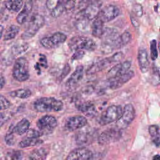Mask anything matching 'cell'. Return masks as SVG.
Instances as JSON below:
<instances>
[{"label": "cell", "instance_id": "1", "mask_svg": "<svg viewBox=\"0 0 160 160\" xmlns=\"http://www.w3.org/2000/svg\"><path fill=\"white\" fill-rule=\"evenodd\" d=\"M102 38L101 48L104 53H109L112 51L122 47L120 41V35L112 28H104Z\"/></svg>", "mask_w": 160, "mask_h": 160}, {"label": "cell", "instance_id": "2", "mask_svg": "<svg viewBox=\"0 0 160 160\" xmlns=\"http://www.w3.org/2000/svg\"><path fill=\"white\" fill-rule=\"evenodd\" d=\"M34 109L40 112H56L63 108L62 102L52 97H42L38 99L33 104Z\"/></svg>", "mask_w": 160, "mask_h": 160}, {"label": "cell", "instance_id": "3", "mask_svg": "<svg viewBox=\"0 0 160 160\" xmlns=\"http://www.w3.org/2000/svg\"><path fill=\"white\" fill-rule=\"evenodd\" d=\"M69 47L74 52L77 51H92L96 48L95 42L88 38L84 36H74L69 41Z\"/></svg>", "mask_w": 160, "mask_h": 160}, {"label": "cell", "instance_id": "4", "mask_svg": "<svg viewBox=\"0 0 160 160\" xmlns=\"http://www.w3.org/2000/svg\"><path fill=\"white\" fill-rule=\"evenodd\" d=\"M12 76L16 80L19 82L25 81L29 79V64L28 60L24 57H20L15 61L12 69Z\"/></svg>", "mask_w": 160, "mask_h": 160}, {"label": "cell", "instance_id": "5", "mask_svg": "<svg viewBox=\"0 0 160 160\" xmlns=\"http://www.w3.org/2000/svg\"><path fill=\"white\" fill-rule=\"evenodd\" d=\"M45 20L44 17L39 14L32 16L26 29L22 34L21 37L23 39H28L32 38L38 31L44 26Z\"/></svg>", "mask_w": 160, "mask_h": 160}, {"label": "cell", "instance_id": "6", "mask_svg": "<svg viewBox=\"0 0 160 160\" xmlns=\"http://www.w3.org/2000/svg\"><path fill=\"white\" fill-rule=\"evenodd\" d=\"M122 108L120 105H111L102 114L99 123L104 126L116 121L121 116Z\"/></svg>", "mask_w": 160, "mask_h": 160}, {"label": "cell", "instance_id": "7", "mask_svg": "<svg viewBox=\"0 0 160 160\" xmlns=\"http://www.w3.org/2000/svg\"><path fill=\"white\" fill-rule=\"evenodd\" d=\"M36 124L42 135H48L52 133L57 127L58 121L55 117L45 115L38 119Z\"/></svg>", "mask_w": 160, "mask_h": 160}, {"label": "cell", "instance_id": "8", "mask_svg": "<svg viewBox=\"0 0 160 160\" xmlns=\"http://www.w3.org/2000/svg\"><path fill=\"white\" fill-rule=\"evenodd\" d=\"M135 109L131 104L125 105L121 117L116 121V127L122 130L127 128L135 118Z\"/></svg>", "mask_w": 160, "mask_h": 160}, {"label": "cell", "instance_id": "9", "mask_svg": "<svg viewBox=\"0 0 160 160\" xmlns=\"http://www.w3.org/2000/svg\"><path fill=\"white\" fill-rule=\"evenodd\" d=\"M121 130L118 128H109L100 134L98 141L101 145H106L118 141L121 137Z\"/></svg>", "mask_w": 160, "mask_h": 160}, {"label": "cell", "instance_id": "10", "mask_svg": "<svg viewBox=\"0 0 160 160\" xmlns=\"http://www.w3.org/2000/svg\"><path fill=\"white\" fill-rule=\"evenodd\" d=\"M66 39L67 36L64 33L57 32L51 36L42 38L40 40V43L46 49H52L64 42Z\"/></svg>", "mask_w": 160, "mask_h": 160}, {"label": "cell", "instance_id": "11", "mask_svg": "<svg viewBox=\"0 0 160 160\" xmlns=\"http://www.w3.org/2000/svg\"><path fill=\"white\" fill-rule=\"evenodd\" d=\"M69 1L70 0H47L46 6L51 11V16L58 18L62 14Z\"/></svg>", "mask_w": 160, "mask_h": 160}, {"label": "cell", "instance_id": "12", "mask_svg": "<svg viewBox=\"0 0 160 160\" xmlns=\"http://www.w3.org/2000/svg\"><path fill=\"white\" fill-rule=\"evenodd\" d=\"M119 14L120 11L117 6L109 4L101 9L98 18L104 23L114 19Z\"/></svg>", "mask_w": 160, "mask_h": 160}, {"label": "cell", "instance_id": "13", "mask_svg": "<svg viewBox=\"0 0 160 160\" xmlns=\"http://www.w3.org/2000/svg\"><path fill=\"white\" fill-rule=\"evenodd\" d=\"M93 154L86 148H78L71 151L65 160H90L92 158Z\"/></svg>", "mask_w": 160, "mask_h": 160}, {"label": "cell", "instance_id": "14", "mask_svg": "<svg viewBox=\"0 0 160 160\" xmlns=\"http://www.w3.org/2000/svg\"><path fill=\"white\" fill-rule=\"evenodd\" d=\"M87 123L88 121L84 116L77 115L68 119L65 123V128L69 131H74L84 127Z\"/></svg>", "mask_w": 160, "mask_h": 160}, {"label": "cell", "instance_id": "15", "mask_svg": "<svg viewBox=\"0 0 160 160\" xmlns=\"http://www.w3.org/2000/svg\"><path fill=\"white\" fill-rule=\"evenodd\" d=\"M101 8V3L99 1L90 2L86 8H84L80 14L89 21H91L96 18L99 13Z\"/></svg>", "mask_w": 160, "mask_h": 160}, {"label": "cell", "instance_id": "16", "mask_svg": "<svg viewBox=\"0 0 160 160\" xmlns=\"http://www.w3.org/2000/svg\"><path fill=\"white\" fill-rule=\"evenodd\" d=\"M134 76L132 71H128L126 73L119 75L113 79L109 80V87L111 89H116L121 88L122 85L129 81Z\"/></svg>", "mask_w": 160, "mask_h": 160}, {"label": "cell", "instance_id": "17", "mask_svg": "<svg viewBox=\"0 0 160 160\" xmlns=\"http://www.w3.org/2000/svg\"><path fill=\"white\" fill-rule=\"evenodd\" d=\"M84 74V68L81 65L76 67L75 71L71 74L70 77L66 81L65 86L67 88L71 89L77 86L79 82L82 80Z\"/></svg>", "mask_w": 160, "mask_h": 160}, {"label": "cell", "instance_id": "18", "mask_svg": "<svg viewBox=\"0 0 160 160\" xmlns=\"http://www.w3.org/2000/svg\"><path fill=\"white\" fill-rule=\"evenodd\" d=\"M138 60L141 71L142 73H146L148 72L149 68V62L148 59V54L146 49H141L139 50Z\"/></svg>", "mask_w": 160, "mask_h": 160}, {"label": "cell", "instance_id": "19", "mask_svg": "<svg viewBox=\"0 0 160 160\" xmlns=\"http://www.w3.org/2000/svg\"><path fill=\"white\" fill-rule=\"evenodd\" d=\"M30 122L27 119H22L19 121L16 126H11L9 129L13 132L18 135H22L26 132L29 128Z\"/></svg>", "mask_w": 160, "mask_h": 160}, {"label": "cell", "instance_id": "20", "mask_svg": "<svg viewBox=\"0 0 160 160\" xmlns=\"http://www.w3.org/2000/svg\"><path fill=\"white\" fill-rule=\"evenodd\" d=\"M77 108L79 111L88 117H93L97 114V110L95 106L90 102L80 104Z\"/></svg>", "mask_w": 160, "mask_h": 160}, {"label": "cell", "instance_id": "21", "mask_svg": "<svg viewBox=\"0 0 160 160\" xmlns=\"http://www.w3.org/2000/svg\"><path fill=\"white\" fill-rule=\"evenodd\" d=\"M32 9V2L31 1H27L22 9L19 13L16 18V21L19 24H23L27 19L29 14Z\"/></svg>", "mask_w": 160, "mask_h": 160}, {"label": "cell", "instance_id": "22", "mask_svg": "<svg viewBox=\"0 0 160 160\" xmlns=\"http://www.w3.org/2000/svg\"><path fill=\"white\" fill-rule=\"evenodd\" d=\"M104 31V22L99 18H96L94 19L92 26H91V32L93 36L101 38L103 34Z\"/></svg>", "mask_w": 160, "mask_h": 160}, {"label": "cell", "instance_id": "23", "mask_svg": "<svg viewBox=\"0 0 160 160\" xmlns=\"http://www.w3.org/2000/svg\"><path fill=\"white\" fill-rule=\"evenodd\" d=\"M111 63V62L110 61V59L109 58H106L104 59L100 60L98 62H96L91 67H89L87 71V73L92 74V73H95L98 71H100L104 69V68H106Z\"/></svg>", "mask_w": 160, "mask_h": 160}, {"label": "cell", "instance_id": "24", "mask_svg": "<svg viewBox=\"0 0 160 160\" xmlns=\"http://www.w3.org/2000/svg\"><path fill=\"white\" fill-rule=\"evenodd\" d=\"M90 21L79 14V17L77 18L74 25L78 30L82 32H87L90 30Z\"/></svg>", "mask_w": 160, "mask_h": 160}, {"label": "cell", "instance_id": "25", "mask_svg": "<svg viewBox=\"0 0 160 160\" xmlns=\"http://www.w3.org/2000/svg\"><path fill=\"white\" fill-rule=\"evenodd\" d=\"M48 155V151L44 148L34 149L29 155L30 160H45Z\"/></svg>", "mask_w": 160, "mask_h": 160}, {"label": "cell", "instance_id": "26", "mask_svg": "<svg viewBox=\"0 0 160 160\" xmlns=\"http://www.w3.org/2000/svg\"><path fill=\"white\" fill-rule=\"evenodd\" d=\"M149 133L153 143L156 147L159 146V127L158 125L152 124L148 128Z\"/></svg>", "mask_w": 160, "mask_h": 160}, {"label": "cell", "instance_id": "27", "mask_svg": "<svg viewBox=\"0 0 160 160\" xmlns=\"http://www.w3.org/2000/svg\"><path fill=\"white\" fill-rule=\"evenodd\" d=\"M22 0H8L5 2V6L9 11L16 12L20 11L22 7Z\"/></svg>", "mask_w": 160, "mask_h": 160}, {"label": "cell", "instance_id": "28", "mask_svg": "<svg viewBox=\"0 0 160 160\" xmlns=\"http://www.w3.org/2000/svg\"><path fill=\"white\" fill-rule=\"evenodd\" d=\"M43 141L39 138H26L22 140L19 143V146L21 148H25L28 147H31L34 146H38L42 144Z\"/></svg>", "mask_w": 160, "mask_h": 160}, {"label": "cell", "instance_id": "29", "mask_svg": "<svg viewBox=\"0 0 160 160\" xmlns=\"http://www.w3.org/2000/svg\"><path fill=\"white\" fill-rule=\"evenodd\" d=\"M19 31V28L16 25L10 26L4 34V40L9 41L14 39Z\"/></svg>", "mask_w": 160, "mask_h": 160}, {"label": "cell", "instance_id": "30", "mask_svg": "<svg viewBox=\"0 0 160 160\" xmlns=\"http://www.w3.org/2000/svg\"><path fill=\"white\" fill-rule=\"evenodd\" d=\"M123 74L124 73L122 70V64L118 63L111 68V69H110V70L108 72L107 78L108 79H111Z\"/></svg>", "mask_w": 160, "mask_h": 160}, {"label": "cell", "instance_id": "31", "mask_svg": "<svg viewBox=\"0 0 160 160\" xmlns=\"http://www.w3.org/2000/svg\"><path fill=\"white\" fill-rule=\"evenodd\" d=\"M9 95L13 98H18L20 99H26L31 96V91L28 89H19L9 93Z\"/></svg>", "mask_w": 160, "mask_h": 160}, {"label": "cell", "instance_id": "32", "mask_svg": "<svg viewBox=\"0 0 160 160\" xmlns=\"http://www.w3.org/2000/svg\"><path fill=\"white\" fill-rule=\"evenodd\" d=\"M22 158V153L21 151L11 149L6 154L4 160H21Z\"/></svg>", "mask_w": 160, "mask_h": 160}, {"label": "cell", "instance_id": "33", "mask_svg": "<svg viewBox=\"0 0 160 160\" xmlns=\"http://www.w3.org/2000/svg\"><path fill=\"white\" fill-rule=\"evenodd\" d=\"M151 82L154 86H158L159 84V69L156 66L152 68V74L151 76Z\"/></svg>", "mask_w": 160, "mask_h": 160}, {"label": "cell", "instance_id": "34", "mask_svg": "<svg viewBox=\"0 0 160 160\" xmlns=\"http://www.w3.org/2000/svg\"><path fill=\"white\" fill-rule=\"evenodd\" d=\"M88 134L86 132H79L76 136V142L79 145H82L86 144L88 140Z\"/></svg>", "mask_w": 160, "mask_h": 160}, {"label": "cell", "instance_id": "35", "mask_svg": "<svg viewBox=\"0 0 160 160\" xmlns=\"http://www.w3.org/2000/svg\"><path fill=\"white\" fill-rule=\"evenodd\" d=\"M150 49H151V58L152 60H155L158 56L156 41L153 39L150 42Z\"/></svg>", "mask_w": 160, "mask_h": 160}, {"label": "cell", "instance_id": "36", "mask_svg": "<svg viewBox=\"0 0 160 160\" xmlns=\"http://www.w3.org/2000/svg\"><path fill=\"white\" fill-rule=\"evenodd\" d=\"M131 39V34L129 32L126 31L120 35V41L122 46L128 44Z\"/></svg>", "mask_w": 160, "mask_h": 160}, {"label": "cell", "instance_id": "37", "mask_svg": "<svg viewBox=\"0 0 160 160\" xmlns=\"http://www.w3.org/2000/svg\"><path fill=\"white\" fill-rule=\"evenodd\" d=\"M4 139H5L6 143L9 146H12L15 143L13 132L10 129H9V132L6 133Z\"/></svg>", "mask_w": 160, "mask_h": 160}, {"label": "cell", "instance_id": "38", "mask_svg": "<svg viewBox=\"0 0 160 160\" xmlns=\"http://www.w3.org/2000/svg\"><path fill=\"white\" fill-rule=\"evenodd\" d=\"M132 11L134 13L135 16L138 18H141L143 14L142 7L140 4L138 3H136L135 4H134L132 8Z\"/></svg>", "mask_w": 160, "mask_h": 160}, {"label": "cell", "instance_id": "39", "mask_svg": "<svg viewBox=\"0 0 160 160\" xmlns=\"http://www.w3.org/2000/svg\"><path fill=\"white\" fill-rule=\"evenodd\" d=\"M10 106V102L4 96L0 95V110L6 109L9 108Z\"/></svg>", "mask_w": 160, "mask_h": 160}, {"label": "cell", "instance_id": "40", "mask_svg": "<svg viewBox=\"0 0 160 160\" xmlns=\"http://www.w3.org/2000/svg\"><path fill=\"white\" fill-rule=\"evenodd\" d=\"M27 132V138H39L41 136H42L41 133L36 129H29Z\"/></svg>", "mask_w": 160, "mask_h": 160}, {"label": "cell", "instance_id": "41", "mask_svg": "<svg viewBox=\"0 0 160 160\" xmlns=\"http://www.w3.org/2000/svg\"><path fill=\"white\" fill-rule=\"evenodd\" d=\"M123 54L121 52H118L115 54H114L112 56L109 57L110 61L112 62H119L120 61L122 58H123Z\"/></svg>", "mask_w": 160, "mask_h": 160}, {"label": "cell", "instance_id": "42", "mask_svg": "<svg viewBox=\"0 0 160 160\" xmlns=\"http://www.w3.org/2000/svg\"><path fill=\"white\" fill-rule=\"evenodd\" d=\"M9 116L5 112H0V127H1L9 119Z\"/></svg>", "mask_w": 160, "mask_h": 160}, {"label": "cell", "instance_id": "43", "mask_svg": "<svg viewBox=\"0 0 160 160\" xmlns=\"http://www.w3.org/2000/svg\"><path fill=\"white\" fill-rule=\"evenodd\" d=\"M84 55V51H75L73 56H72V60L79 59L82 58Z\"/></svg>", "mask_w": 160, "mask_h": 160}, {"label": "cell", "instance_id": "44", "mask_svg": "<svg viewBox=\"0 0 160 160\" xmlns=\"http://www.w3.org/2000/svg\"><path fill=\"white\" fill-rule=\"evenodd\" d=\"M39 61L40 64L43 66L44 67L46 68L47 67V60L46 58V56L43 54H40V58H39Z\"/></svg>", "mask_w": 160, "mask_h": 160}, {"label": "cell", "instance_id": "45", "mask_svg": "<svg viewBox=\"0 0 160 160\" xmlns=\"http://www.w3.org/2000/svg\"><path fill=\"white\" fill-rule=\"evenodd\" d=\"M130 18H131V21L133 26L136 28H138L139 26V24L138 21H137V19H136L133 16H131Z\"/></svg>", "mask_w": 160, "mask_h": 160}, {"label": "cell", "instance_id": "46", "mask_svg": "<svg viewBox=\"0 0 160 160\" xmlns=\"http://www.w3.org/2000/svg\"><path fill=\"white\" fill-rule=\"evenodd\" d=\"M5 79L3 77H0V90L3 88L5 85Z\"/></svg>", "mask_w": 160, "mask_h": 160}, {"label": "cell", "instance_id": "47", "mask_svg": "<svg viewBox=\"0 0 160 160\" xmlns=\"http://www.w3.org/2000/svg\"><path fill=\"white\" fill-rule=\"evenodd\" d=\"M80 1V3L81 2H98V1H99L100 0H78Z\"/></svg>", "mask_w": 160, "mask_h": 160}, {"label": "cell", "instance_id": "48", "mask_svg": "<svg viewBox=\"0 0 160 160\" xmlns=\"http://www.w3.org/2000/svg\"><path fill=\"white\" fill-rule=\"evenodd\" d=\"M3 30H4V28L2 25L0 24V39L2 37V32H3Z\"/></svg>", "mask_w": 160, "mask_h": 160}, {"label": "cell", "instance_id": "49", "mask_svg": "<svg viewBox=\"0 0 160 160\" xmlns=\"http://www.w3.org/2000/svg\"><path fill=\"white\" fill-rule=\"evenodd\" d=\"M152 160H160V156H159V154L155 155V156L153 157Z\"/></svg>", "mask_w": 160, "mask_h": 160}]
</instances>
